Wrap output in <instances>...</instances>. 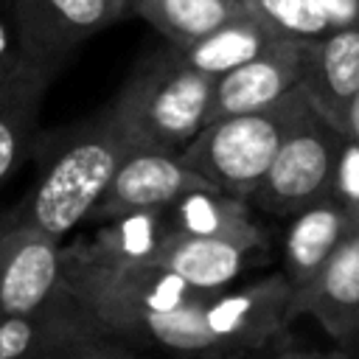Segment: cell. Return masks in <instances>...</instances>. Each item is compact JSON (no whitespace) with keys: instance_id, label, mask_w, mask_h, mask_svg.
I'll return each mask as SVG.
<instances>
[{"instance_id":"18","label":"cell","mask_w":359,"mask_h":359,"mask_svg":"<svg viewBox=\"0 0 359 359\" xmlns=\"http://www.w3.org/2000/svg\"><path fill=\"white\" fill-rule=\"evenodd\" d=\"M280 39H286V36L275 34L266 22H261L252 11H247L224 25H219L216 31L199 36L196 42L182 45V48L174 45V48L191 67L210 73V76H222V73L261 56Z\"/></svg>"},{"instance_id":"1","label":"cell","mask_w":359,"mask_h":359,"mask_svg":"<svg viewBox=\"0 0 359 359\" xmlns=\"http://www.w3.org/2000/svg\"><path fill=\"white\" fill-rule=\"evenodd\" d=\"M132 137L112 104L62 135L59 149L42 163L31 191L8 210L11 222L56 238L90 219L115 168L132 149Z\"/></svg>"},{"instance_id":"13","label":"cell","mask_w":359,"mask_h":359,"mask_svg":"<svg viewBox=\"0 0 359 359\" xmlns=\"http://www.w3.org/2000/svg\"><path fill=\"white\" fill-rule=\"evenodd\" d=\"M62 67V62L34 59L22 53L17 67L0 81V185L8 182L20 160L28 154L39 104Z\"/></svg>"},{"instance_id":"25","label":"cell","mask_w":359,"mask_h":359,"mask_svg":"<svg viewBox=\"0 0 359 359\" xmlns=\"http://www.w3.org/2000/svg\"><path fill=\"white\" fill-rule=\"evenodd\" d=\"M345 135L359 140V93L353 95V101L348 104V115H345Z\"/></svg>"},{"instance_id":"21","label":"cell","mask_w":359,"mask_h":359,"mask_svg":"<svg viewBox=\"0 0 359 359\" xmlns=\"http://www.w3.org/2000/svg\"><path fill=\"white\" fill-rule=\"evenodd\" d=\"M247 8L275 34L297 42H317L334 31L317 0H244Z\"/></svg>"},{"instance_id":"4","label":"cell","mask_w":359,"mask_h":359,"mask_svg":"<svg viewBox=\"0 0 359 359\" xmlns=\"http://www.w3.org/2000/svg\"><path fill=\"white\" fill-rule=\"evenodd\" d=\"M216 76L191 67L174 45L135 65L112 101L135 146L180 151L205 123Z\"/></svg>"},{"instance_id":"20","label":"cell","mask_w":359,"mask_h":359,"mask_svg":"<svg viewBox=\"0 0 359 359\" xmlns=\"http://www.w3.org/2000/svg\"><path fill=\"white\" fill-rule=\"evenodd\" d=\"M168 230H171L168 208H137L109 219L90 244L118 258L151 261Z\"/></svg>"},{"instance_id":"14","label":"cell","mask_w":359,"mask_h":359,"mask_svg":"<svg viewBox=\"0 0 359 359\" xmlns=\"http://www.w3.org/2000/svg\"><path fill=\"white\" fill-rule=\"evenodd\" d=\"M303 87L314 104L345 132L348 104L359 93V22L334 28L306 48Z\"/></svg>"},{"instance_id":"16","label":"cell","mask_w":359,"mask_h":359,"mask_svg":"<svg viewBox=\"0 0 359 359\" xmlns=\"http://www.w3.org/2000/svg\"><path fill=\"white\" fill-rule=\"evenodd\" d=\"M351 230L353 224L348 213L334 199L317 202L294 213V222L283 244V275L292 283V289L306 286L325 266V261L334 255V250Z\"/></svg>"},{"instance_id":"3","label":"cell","mask_w":359,"mask_h":359,"mask_svg":"<svg viewBox=\"0 0 359 359\" xmlns=\"http://www.w3.org/2000/svg\"><path fill=\"white\" fill-rule=\"evenodd\" d=\"M311 104V93L297 84L269 107L205 123L177 154L213 188L250 199L269 171L283 137Z\"/></svg>"},{"instance_id":"12","label":"cell","mask_w":359,"mask_h":359,"mask_svg":"<svg viewBox=\"0 0 359 359\" xmlns=\"http://www.w3.org/2000/svg\"><path fill=\"white\" fill-rule=\"evenodd\" d=\"M292 317L311 314L325 331L353 345L359 342V227H353L325 266L300 289L292 292Z\"/></svg>"},{"instance_id":"8","label":"cell","mask_w":359,"mask_h":359,"mask_svg":"<svg viewBox=\"0 0 359 359\" xmlns=\"http://www.w3.org/2000/svg\"><path fill=\"white\" fill-rule=\"evenodd\" d=\"M126 11L129 0H14V28L22 53L65 65L84 39Z\"/></svg>"},{"instance_id":"7","label":"cell","mask_w":359,"mask_h":359,"mask_svg":"<svg viewBox=\"0 0 359 359\" xmlns=\"http://www.w3.org/2000/svg\"><path fill=\"white\" fill-rule=\"evenodd\" d=\"M65 292L62 238L8 216L0 227V314L36 311Z\"/></svg>"},{"instance_id":"24","label":"cell","mask_w":359,"mask_h":359,"mask_svg":"<svg viewBox=\"0 0 359 359\" xmlns=\"http://www.w3.org/2000/svg\"><path fill=\"white\" fill-rule=\"evenodd\" d=\"M22 59V45L11 42V31H8V22L0 20V67H14L17 62Z\"/></svg>"},{"instance_id":"10","label":"cell","mask_w":359,"mask_h":359,"mask_svg":"<svg viewBox=\"0 0 359 359\" xmlns=\"http://www.w3.org/2000/svg\"><path fill=\"white\" fill-rule=\"evenodd\" d=\"M202 185L210 182L191 171L177 151L157 146H132L107 182L90 219L109 222L137 208H168L182 194Z\"/></svg>"},{"instance_id":"6","label":"cell","mask_w":359,"mask_h":359,"mask_svg":"<svg viewBox=\"0 0 359 359\" xmlns=\"http://www.w3.org/2000/svg\"><path fill=\"white\" fill-rule=\"evenodd\" d=\"M137 353L112 337L67 289L28 314H0V359H118Z\"/></svg>"},{"instance_id":"11","label":"cell","mask_w":359,"mask_h":359,"mask_svg":"<svg viewBox=\"0 0 359 359\" xmlns=\"http://www.w3.org/2000/svg\"><path fill=\"white\" fill-rule=\"evenodd\" d=\"M306 48L309 42L280 39L261 56L216 76L208 123L227 115H241V112L269 107L280 95H286L292 87L303 84Z\"/></svg>"},{"instance_id":"2","label":"cell","mask_w":359,"mask_h":359,"mask_svg":"<svg viewBox=\"0 0 359 359\" xmlns=\"http://www.w3.org/2000/svg\"><path fill=\"white\" fill-rule=\"evenodd\" d=\"M62 272L81 306L129 348L151 314L171 311L205 292L157 261L118 258L87 241L62 247Z\"/></svg>"},{"instance_id":"19","label":"cell","mask_w":359,"mask_h":359,"mask_svg":"<svg viewBox=\"0 0 359 359\" xmlns=\"http://www.w3.org/2000/svg\"><path fill=\"white\" fill-rule=\"evenodd\" d=\"M129 8L177 48L250 11L244 0H129Z\"/></svg>"},{"instance_id":"5","label":"cell","mask_w":359,"mask_h":359,"mask_svg":"<svg viewBox=\"0 0 359 359\" xmlns=\"http://www.w3.org/2000/svg\"><path fill=\"white\" fill-rule=\"evenodd\" d=\"M345 137L348 135L317 104H311L283 137L250 202L275 216H294L317 202L331 199Z\"/></svg>"},{"instance_id":"9","label":"cell","mask_w":359,"mask_h":359,"mask_svg":"<svg viewBox=\"0 0 359 359\" xmlns=\"http://www.w3.org/2000/svg\"><path fill=\"white\" fill-rule=\"evenodd\" d=\"M292 292L283 272L238 292H210L205 300V323L219 356L258 351L278 337L292 317Z\"/></svg>"},{"instance_id":"17","label":"cell","mask_w":359,"mask_h":359,"mask_svg":"<svg viewBox=\"0 0 359 359\" xmlns=\"http://www.w3.org/2000/svg\"><path fill=\"white\" fill-rule=\"evenodd\" d=\"M171 230L194 233V236H222L241 241L247 247L261 244V233L250 219L247 199L219 191L213 185L194 188L168 205Z\"/></svg>"},{"instance_id":"27","label":"cell","mask_w":359,"mask_h":359,"mask_svg":"<svg viewBox=\"0 0 359 359\" xmlns=\"http://www.w3.org/2000/svg\"><path fill=\"white\" fill-rule=\"evenodd\" d=\"M6 219H8V213H0V227L6 224Z\"/></svg>"},{"instance_id":"22","label":"cell","mask_w":359,"mask_h":359,"mask_svg":"<svg viewBox=\"0 0 359 359\" xmlns=\"http://www.w3.org/2000/svg\"><path fill=\"white\" fill-rule=\"evenodd\" d=\"M331 199L348 213L351 224L359 227V140L353 137H345L342 143Z\"/></svg>"},{"instance_id":"15","label":"cell","mask_w":359,"mask_h":359,"mask_svg":"<svg viewBox=\"0 0 359 359\" xmlns=\"http://www.w3.org/2000/svg\"><path fill=\"white\" fill-rule=\"evenodd\" d=\"M250 250L252 247L222 236H194L182 230H168L151 261L177 272L194 289L219 292L244 269V258Z\"/></svg>"},{"instance_id":"23","label":"cell","mask_w":359,"mask_h":359,"mask_svg":"<svg viewBox=\"0 0 359 359\" xmlns=\"http://www.w3.org/2000/svg\"><path fill=\"white\" fill-rule=\"evenodd\" d=\"M320 8L328 14L334 28H345L359 22V0H317Z\"/></svg>"},{"instance_id":"26","label":"cell","mask_w":359,"mask_h":359,"mask_svg":"<svg viewBox=\"0 0 359 359\" xmlns=\"http://www.w3.org/2000/svg\"><path fill=\"white\" fill-rule=\"evenodd\" d=\"M14 67H17V65H14ZM14 67H0V81H3V79H6V76L14 70Z\"/></svg>"}]
</instances>
